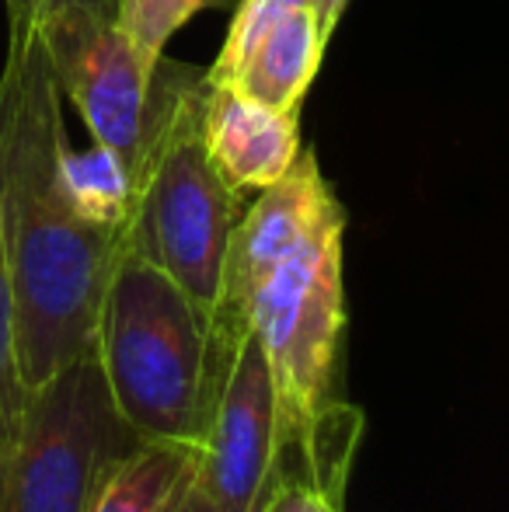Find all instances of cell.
<instances>
[{
    "mask_svg": "<svg viewBox=\"0 0 509 512\" xmlns=\"http://www.w3.org/2000/svg\"><path fill=\"white\" fill-rule=\"evenodd\" d=\"M60 88L32 25H7L0 70V237L25 387L95 352L123 230L88 220L63 185Z\"/></svg>",
    "mask_w": 509,
    "mask_h": 512,
    "instance_id": "6da1fadb",
    "label": "cell"
},
{
    "mask_svg": "<svg viewBox=\"0 0 509 512\" xmlns=\"http://www.w3.org/2000/svg\"><path fill=\"white\" fill-rule=\"evenodd\" d=\"M241 338L217 328L182 286L123 244L102 300L95 356L119 415L143 439L203 443Z\"/></svg>",
    "mask_w": 509,
    "mask_h": 512,
    "instance_id": "7a4b0ae2",
    "label": "cell"
},
{
    "mask_svg": "<svg viewBox=\"0 0 509 512\" xmlns=\"http://www.w3.org/2000/svg\"><path fill=\"white\" fill-rule=\"evenodd\" d=\"M203 95L206 70L168 63V98L143 157L123 244L217 317L241 192L206 150Z\"/></svg>",
    "mask_w": 509,
    "mask_h": 512,
    "instance_id": "3957f363",
    "label": "cell"
},
{
    "mask_svg": "<svg viewBox=\"0 0 509 512\" xmlns=\"http://www.w3.org/2000/svg\"><path fill=\"white\" fill-rule=\"evenodd\" d=\"M143 443L91 352L28 387L11 422L0 425V512H91Z\"/></svg>",
    "mask_w": 509,
    "mask_h": 512,
    "instance_id": "277c9868",
    "label": "cell"
},
{
    "mask_svg": "<svg viewBox=\"0 0 509 512\" xmlns=\"http://www.w3.org/2000/svg\"><path fill=\"white\" fill-rule=\"evenodd\" d=\"M346 213H328L241 307V324L258 338L279 401L283 446H304L332 411L346 293H342Z\"/></svg>",
    "mask_w": 509,
    "mask_h": 512,
    "instance_id": "5b68a950",
    "label": "cell"
},
{
    "mask_svg": "<svg viewBox=\"0 0 509 512\" xmlns=\"http://www.w3.org/2000/svg\"><path fill=\"white\" fill-rule=\"evenodd\" d=\"M49 70L81 112L95 147L109 150L133 182L168 98V60L147 63L116 21V4H67L35 21Z\"/></svg>",
    "mask_w": 509,
    "mask_h": 512,
    "instance_id": "8992f818",
    "label": "cell"
},
{
    "mask_svg": "<svg viewBox=\"0 0 509 512\" xmlns=\"http://www.w3.org/2000/svg\"><path fill=\"white\" fill-rule=\"evenodd\" d=\"M283 450L269 363L258 338L245 331L196 467L171 512H262L283 478Z\"/></svg>",
    "mask_w": 509,
    "mask_h": 512,
    "instance_id": "52a82bcc",
    "label": "cell"
},
{
    "mask_svg": "<svg viewBox=\"0 0 509 512\" xmlns=\"http://www.w3.org/2000/svg\"><path fill=\"white\" fill-rule=\"evenodd\" d=\"M335 209L342 206L321 175L318 157L311 150H300L297 164L279 182L258 192L252 209L234 227L224 272V300L213 317L217 328L234 338L245 335L248 328L241 324V307L252 297V290Z\"/></svg>",
    "mask_w": 509,
    "mask_h": 512,
    "instance_id": "ba28073f",
    "label": "cell"
},
{
    "mask_svg": "<svg viewBox=\"0 0 509 512\" xmlns=\"http://www.w3.org/2000/svg\"><path fill=\"white\" fill-rule=\"evenodd\" d=\"M203 140L227 185L238 192H262L286 175L300 157L297 112H279L234 84L206 77Z\"/></svg>",
    "mask_w": 509,
    "mask_h": 512,
    "instance_id": "9c48e42d",
    "label": "cell"
},
{
    "mask_svg": "<svg viewBox=\"0 0 509 512\" xmlns=\"http://www.w3.org/2000/svg\"><path fill=\"white\" fill-rule=\"evenodd\" d=\"M325 46L328 42L321 39L318 14L311 4H304L286 18H279L258 39L245 63L231 74V81L217 84H234L255 102L279 108V112H300V102H304L307 88L321 67Z\"/></svg>",
    "mask_w": 509,
    "mask_h": 512,
    "instance_id": "30bf717a",
    "label": "cell"
},
{
    "mask_svg": "<svg viewBox=\"0 0 509 512\" xmlns=\"http://www.w3.org/2000/svg\"><path fill=\"white\" fill-rule=\"evenodd\" d=\"M199 446L147 439L119 467L91 512H171L196 467Z\"/></svg>",
    "mask_w": 509,
    "mask_h": 512,
    "instance_id": "8fae6325",
    "label": "cell"
},
{
    "mask_svg": "<svg viewBox=\"0 0 509 512\" xmlns=\"http://www.w3.org/2000/svg\"><path fill=\"white\" fill-rule=\"evenodd\" d=\"M217 0H116V21L147 63H161L168 42Z\"/></svg>",
    "mask_w": 509,
    "mask_h": 512,
    "instance_id": "7c38bea8",
    "label": "cell"
},
{
    "mask_svg": "<svg viewBox=\"0 0 509 512\" xmlns=\"http://www.w3.org/2000/svg\"><path fill=\"white\" fill-rule=\"evenodd\" d=\"M304 4H311V0H241L238 14H234L231 28H227L224 46H220L217 63L206 70V77H210V81H231L234 70H238L241 63H245V56L258 46V39H262L279 18H286V14Z\"/></svg>",
    "mask_w": 509,
    "mask_h": 512,
    "instance_id": "4fadbf2b",
    "label": "cell"
},
{
    "mask_svg": "<svg viewBox=\"0 0 509 512\" xmlns=\"http://www.w3.org/2000/svg\"><path fill=\"white\" fill-rule=\"evenodd\" d=\"M28 387L18 370V342H14V300L7 283V258L4 237H0V425L11 422V415L21 408Z\"/></svg>",
    "mask_w": 509,
    "mask_h": 512,
    "instance_id": "5bb4252c",
    "label": "cell"
},
{
    "mask_svg": "<svg viewBox=\"0 0 509 512\" xmlns=\"http://www.w3.org/2000/svg\"><path fill=\"white\" fill-rule=\"evenodd\" d=\"M262 512H342V506L328 499V495H321L311 481L279 478V485L272 488Z\"/></svg>",
    "mask_w": 509,
    "mask_h": 512,
    "instance_id": "9a60e30c",
    "label": "cell"
},
{
    "mask_svg": "<svg viewBox=\"0 0 509 512\" xmlns=\"http://www.w3.org/2000/svg\"><path fill=\"white\" fill-rule=\"evenodd\" d=\"M67 4H116V0H4L7 7V25H35L49 11Z\"/></svg>",
    "mask_w": 509,
    "mask_h": 512,
    "instance_id": "2e32d148",
    "label": "cell"
},
{
    "mask_svg": "<svg viewBox=\"0 0 509 512\" xmlns=\"http://www.w3.org/2000/svg\"><path fill=\"white\" fill-rule=\"evenodd\" d=\"M314 4V14H318V28H321V39H332L335 25H339L342 11H346L349 0H311Z\"/></svg>",
    "mask_w": 509,
    "mask_h": 512,
    "instance_id": "e0dca14e",
    "label": "cell"
}]
</instances>
